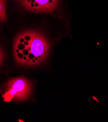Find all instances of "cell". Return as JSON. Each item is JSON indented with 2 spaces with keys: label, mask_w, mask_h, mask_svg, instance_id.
<instances>
[{
  "label": "cell",
  "mask_w": 108,
  "mask_h": 122,
  "mask_svg": "<svg viewBox=\"0 0 108 122\" xmlns=\"http://www.w3.org/2000/svg\"><path fill=\"white\" fill-rule=\"evenodd\" d=\"M10 45L11 75H31L48 67L53 43L43 30L38 27H21L14 34Z\"/></svg>",
  "instance_id": "1"
},
{
  "label": "cell",
  "mask_w": 108,
  "mask_h": 122,
  "mask_svg": "<svg viewBox=\"0 0 108 122\" xmlns=\"http://www.w3.org/2000/svg\"><path fill=\"white\" fill-rule=\"evenodd\" d=\"M36 80L31 75H9L0 78V96L4 103H36Z\"/></svg>",
  "instance_id": "2"
},
{
  "label": "cell",
  "mask_w": 108,
  "mask_h": 122,
  "mask_svg": "<svg viewBox=\"0 0 108 122\" xmlns=\"http://www.w3.org/2000/svg\"><path fill=\"white\" fill-rule=\"evenodd\" d=\"M18 1L26 12L54 15L58 10L61 0H18Z\"/></svg>",
  "instance_id": "3"
},
{
  "label": "cell",
  "mask_w": 108,
  "mask_h": 122,
  "mask_svg": "<svg viewBox=\"0 0 108 122\" xmlns=\"http://www.w3.org/2000/svg\"><path fill=\"white\" fill-rule=\"evenodd\" d=\"M4 24L0 21V78L12 73V60L10 45L5 35Z\"/></svg>",
  "instance_id": "4"
},
{
  "label": "cell",
  "mask_w": 108,
  "mask_h": 122,
  "mask_svg": "<svg viewBox=\"0 0 108 122\" xmlns=\"http://www.w3.org/2000/svg\"><path fill=\"white\" fill-rule=\"evenodd\" d=\"M6 0H0V21L4 24H6L8 16L6 12Z\"/></svg>",
  "instance_id": "5"
}]
</instances>
